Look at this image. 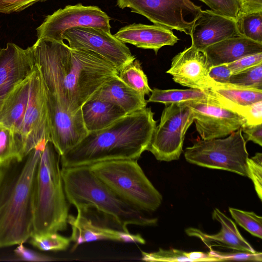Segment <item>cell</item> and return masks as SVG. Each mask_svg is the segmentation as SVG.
I'll return each mask as SVG.
<instances>
[{"mask_svg": "<svg viewBox=\"0 0 262 262\" xmlns=\"http://www.w3.org/2000/svg\"><path fill=\"white\" fill-rule=\"evenodd\" d=\"M16 136L23 158L50 140L46 91L37 67L32 75L28 104L21 128Z\"/></svg>", "mask_w": 262, "mask_h": 262, "instance_id": "10", "label": "cell"}, {"mask_svg": "<svg viewBox=\"0 0 262 262\" xmlns=\"http://www.w3.org/2000/svg\"><path fill=\"white\" fill-rule=\"evenodd\" d=\"M118 76L128 86L144 95H148L151 92L141 63L136 58L124 66L118 71Z\"/></svg>", "mask_w": 262, "mask_h": 262, "instance_id": "27", "label": "cell"}, {"mask_svg": "<svg viewBox=\"0 0 262 262\" xmlns=\"http://www.w3.org/2000/svg\"><path fill=\"white\" fill-rule=\"evenodd\" d=\"M80 108L88 133L103 129L127 114L113 103L91 98Z\"/></svg>", "mask_w": 262, "mask_h": 262, "instance_id": "25", "label": "cell"}, {"mask_svg": "<svg viewBox=\"0 0 262 262\" xmlns=\"http://www.w3.org/2000/svg\"><path fill=\"white\" fill-rule=\"evenodd\" d=\"M249 178L254 186L255 189L259 199H262V154L256 152L247 160Z\"/></svg>", "mask_w": 262, "mask_h": 262, "instance_id": "35", "label": "cell"}, {"mask_svg": "<svg viewBox=\"0 0 262 262\" xmlns=\"http://www.w3.org/2000/svg\"><path fill=\"white\" fill-rule=\"evenodd\" d=\"M229 211L236 222L252 235L262 238V217L254 212L229 207Z\"/></svg>", "mask_w": 262, "mask_h": 262, "instance_id": "31", "label": "cell"}, {"mask_svg": "<svg viewBox=\"0 0 262 262\" xmlns=\"http://www.w3.org/2000/svg\"><path fill=\"white\" fill-rule=\"evenodd\" d=\"M210 68L204 52L191 46L173 57L166 73L181 85L206 91Z\"/></svg>", "mask_w": 262, "mask_h": 262, "instance_id": "16", "label": "cell"}, {"mask_svg": "<svg viewBox=\"0 0 262 262\" xmlns=\"http://www.w3.org/2000/svg\"><path fill=\"white\" fill-rule=\"evenodd\" d=\"M186 103L192 112L196 130L204 140L227 137L247 122L243 116L221 105L209 94Z\"/></svg>", "mask_w": 262, "mask_h": 262, "instance_id": "13", "label": "cell"}, {"mask_svg": "<svg viewBox=\"0 0 262 262\" xmlns=\"http://www.w3.org/2000/svg\"><path fill=\"white\" fill-rule=\"evenodd\" d=\"M68 224L72 229L70 237L74 243L73 249L85 243L102 240H112L123 243H145L139 234H132L121 230H116L100 225L88 217L85 213L77 211L76 216L69 214Z\"/></svg>", "mask_w": 262, "mask_h": 262, "instance_id": "18", "label": "cell"}, {"mask_svg": "<svg viewBox=\"0 0 262 262\" xmlns=\"http://www.w3.org/2000/svg\"><path fill=\"white\" fill-rule=\"evenodd\" d=\"M184 157L191 164L249 178L248 153L241 128L224 138L196 140L186 148Z\"/></svg>", "mask_w": 262, "mask_h": 262, "instance_id": "7", "label": "cell"}, {"mask_svg": "<svg viewBox=\"0 0 262 262\" xmlns=\"http://www.w3.org/2000/svg\"><path fill=\"white\" fill-rule=\"evenodd\" d=\"M21 149L16 133L0 123V165L12 160H21Z\"/></svg>", "mask_w": 262, "mask_h": 262, "instance_id": "28", "label": "cell"}, {"mask_svg": "<svg viewBox=\"0 0 262 262\" xmlns=\"http://www.w3.org/2000/svg\"><path fill=\"white\" fill-rule=\"evenodd\" d=\"M187 256L191 261H219V259L209 252L194 251L187 252Z\"/></svg>", "mask_w": 262, "mask_h": 262, "instance_id": "43", "label": "cell"}, {"mask_svg": "<svg viewBox=\"0 0 262 262\" xmlns=\"http://www.w3.org/2000/svg\"><path fill=\"white\" fill-rule=\"evenodd\" d=\"M29 243L44 251L66 250L71 242L70 237L63 236L58 232L33 233L29 239Z\"/></svg>", "mask_w": 262, "mask_h": 262, "instance_id": "30", "label": "cell"}, {"mask_svg": "<svg viewBox=\"0 0 262 262\" xmlns=\"http://www.w3.org/2000/svg\"><path fill=\"white\" fill-rule=\"evenodd\" d=\"M114 35L125 43L152 50L156 54L162 47L173 46L179 40L171 30L155 24H130L121 28Z\"/></svg>", "mask_w": 262, "mask_h": 262, "instance_id": "19", "label": "cell"}, {"mask_svg": "<svg viewBox=\"0 0 262 262\" xmlns=\"http://www.w3.org/2000/svg\"><path fill=\"white\" fill-rule=\"evenodd\" d=\"M32 47L8 42L0 48V108L16 86L35 70Z\"/></svg>", "mask_w": 262, "mask_h": 262, "instance_id": "15", "label": "cell"}, {"mask_svg": "<svg viewBox=\"0 0 262 262\" xmlns=\"http://www.w3.org/2000/svg\"><path fill=\"white\" fill-rule=\"evenodd\" d=\"M229 83L262 90V63L232 75Z\"/></svg>", "mask_w": 262, "mask_h": 262, "instance_id": "32", "label": "cell"}, {"mask_svg": "<svg viewBox=\"0 0 262 262\" xmlns=\"http://www.w3.org/2000/svg\"><path fill=\"white\" fill-rule=\"evenodd\" d=\"M46 91L50 138L61 156L78 144L88 132L81 108L73 113L69 112L53 94Z\"/></svg>", "mask_w": 262, "mask_h": 262, "instance_id": "14", "label": "cell"}, {"mask_svg": "<svg viewBox=\"0 0 262 262\" xmlns=\"http://www.w3.org/2000/svg\"><path fill=\"white\" fill-rule=\"evenodd\" d=\"M47 0H0V13L20 12L37 2Z\"/></svg>", "mask_w": 262, "mask_h": 262, "instance_id": "38", "label": "cell"}, {"mask_svg": "<svg viewBox=\"0 0 262 262\" xmlns=\"http://www.w3.org/2000/svg\"><path fill=\"white\" fill-rule=\"evenodd\" d=\"M15 254L21 260L31 261H46L52 260L51 257L30 250L23 244L18 245L14 249Z\"/></svg>", "mask_w": 262, "mask_h": 262, "instance_id": "39", "label": "cell"}, {"mask_svg": "<svg viewBox=\"0 0 262 262\" xmlns=\"http://www.w3.org/2000/svg\"><path fill=\"white\" fill-rule=\"evenodd\" d=\"M117 6L146 17L155 25L189 35L201 7L190 0H117Z\"/></svg>", "mask_w": 262, "mask_h": 262, "instance_id": "9", "label": "cell"}, {"mask_svg": "<svg viewBox=\"0 0 262 262\" xmlns=\"http://www.w3.org/2000/svg\"><path fill=\"white\" fill-rule=\"evenodd\" d=\"M210 67L227 64L262 52V44L238 35L213 44L203 51Z\"/></svg>", "mask_w": 262, "mask_h": 262, "instance_id": "21", "label": "cell"}, {"mask_svg": "<svg viewBox=\"0 0 262 262\" xmlns=\"http://www.w3.org/2000/svg\"><path fill=\"white\" fill-rule=\"evenodd\" d=\"M46 90L73 113L106 81L118 74L112 63L90 51L71 48L63 41L37 39L32 46Z\"/></svg>", "mask_w": 262, "mask_h": 262, "instance_id": "1", "label": "cell"}, {"mask_svg": "<svg viewBox=\"0 0 262 262\" xmlns=\"http://www.w3.org/2000/svg\"><path fill=\"white\" fill-rule=\"evenodd\" d=\"M142 260L146 261H191L187 256V252L182 250L170 249H159L158 251L145 252L141 251Z\"/></svg>", "mask_w": 262, "mask_h": 262, "instance_id": "33", "label": "cell"}, {"mask_svg": "<svg viewBox=\"0 0 262 262\" xmlns=\"http://www.w3.org/2000/svg\"><path fill=\"white\" fill-rule=\"evenodd\" d=\"M238 35L236 19L211 10L201 11L194 20L189 34L191 46L200 51Z\"/></svg>", "mask_w": 262, "mask_h": 262, "instance_id": "17", "label": "cell"}, {"mask_svg": "<svg viewBox=\"0 0 262 262\" xmlns=\"http://www.w3.org/2000/svg\"><path fill=\"white\" fill-rule=\"evenodd\" d=\"M46 143L0 165V249L24 244L34 232L36 173Z\"/></svg>", "mask_w": 262, "mask_h": 262, "instance_id": "3", "label": "cell"}, {"mask_svg": "<svg viewBox=\"0 0 262 262\" xmlns=\"http://www.w3.org/2000/svg\"><path fill=\"white\" fill-rule=\"evenodd\" d=\"M239 2L240 5L239 15L262 12V0H239Z\"/></svg>", "mask_w": 262, "mask_h": 262, "instance_id": "42", "label": "cell"}, {"mask_svg": "<svg viewBox=\"0 0 262 262\" xmlns=\"http://www.w3.org/2000/svg\"><path fill=\"white\" fill-rule=\"evenodd\" d=\"M100 180L121 199L147 211L157 210L162 196L147 178L136 160L102 161L89 166Z\"/></svg>", "mask_w": 262, "mask_h": 262, "instance_id": "6", "label": "cell"}, {"mask_svg": "<svg viewBox=\"0 0 262 262\" xmlns=\"http://www.w3.org/2000/svg\"><path fill=\"white\" fill-rule=\"evenodd\" d=\"M113 103L129 114L146 107L145 95L133 90L118 75L103 83L90 97Z\"/></svg>", "mask_w": 262, "mask_h": 262, "instance_id": "22", "label": "cell"}, {"mask_svg": "<svg viewBox=\"0 0 262 262\" xmlns=\"http://www.w3.org/2000/svg\"><path fill=\"white\" fill-rule=\"evenodd\" d=\"M209 96L207 91L189 88L188 89L151 90L147 102H159L165 105L171 103H188L203 99Z\"/></svg>", "mask_w": 262, "mask_h": 262, "instance_id": "26", "label": "cell"}, {"mask_svg": "<svg viewBox=\"0 0 262 262\" xmlns=\"http://www.w3.org/2000/svg\"><path fill=\"white\" fill-rule=\"evenodd\" d=\"M111 19L98 7L85 6L80 3L68 5L47 16L36 29L37 39L45 38L62 42L66 30L80 27L100 28L110 32Z\"/></svg>", "mask_w": 262, "mask_h": 262, "instance_id": "11", "label": "cell"}, {"mask_svg": "<svg viewBox=\"0 0 262 262\" xmlns=\"http://www.w3.org/2000/svg\"><path fill=\"white\" fill-rule=\"evenodd\" d=\"M211 10L236 19L240 12L239 0H201Z\"/></svg>", "mask_w": 262, "mask_h": 262, "instance_id": "34", "label": "cell"}, {"mask_svg": "<svg viewBox=\"0 0 262 262\" xmlns=\"http://www.w3.org/2000/svg\"><path fill=\"white\" fill-rule=\"evenodd\" d=\"M32 75L16 86L0 108V123L11 128L16 135L21 128L28 104Z\"/></svg>", "mask_w": 262, "mask_h": 262, "instance_id": "24", "label": "cell"}, {"mask_svg": "<svg viewBox=\"0 0 262 262\" xmlns=\"http://www.w3.org/2000/svg\"><path fill=\"white\" fill-rule=\"evenodd\" d=\"M165 106L147 150L157 160L169 162L180 158L185 134L193 122V117L186 103Z\"/></svg>", "mask_w": 262, "mask_h": 262, "instance_id": "8", "label": "cell"}, {"mask_svg": "<svg viewBox=\"0 0 262 262\" xmlns=\"http://www.w3.org/2000/svg\"><path fill=\"white\" fill-rule=\"evenodd\" d=\"M209 94L221 105L236 112L238 107L262 101V90L231 83H220L210 77Z\"/></svg>", "mask_w": 262, "mask_h": 262, "instance_id": "23", "label": "cell"}, {"mask_svg": "<svg viewBox=\"0 0 262 262\" xmlns=\"http://www.w3.org/2000/svg\"><path fill=\"white\" fill-rule=\"evenodd\" d=\"M209 253L216 257L219 261L238 260L261 261L262 253L260 252H250L233 250L231 252H221L210 249Z\"/></svg>", "mask_w": 262, "mask_h": 262, "instance_id": "36", "label": "cell"}, {"mask_svg": "<svg viewBox=\"0 0 262 262\" xmlns=\"http://www.w3.org/2000/svg\"><path fill=\"white\" fill-rule=\"evenodd\" d=\"M62 37L71 48L93 52L114 64L118 71L136 59L125 43L102 29L73 28L66 30Z\"/></svg>", "mask_w": 262, "mask_h": 262, "instance_id": "12", "label": "cell"}, {"mask_svg": "<svg viewBox=\"0 0 262 262\" xmlns=\"http://www.w3.org/2000/svg\"><path fill=\"white\" fill-rule=\"evenodd\" d=\"M60 156L51 140L42 149L35 190L34 232H58L68 226L69 203L61 175Z\"/></svg>", "mask_w": 262, "mask_h": 262, "instance_id": "5", "label": "cell"}, {"mask_svg": "<svg viewBox=\"0 0 262 262\" xmlns=\"http://www.w3.org/2000/svg\"><path fill=\"white\" fill-rule=\"evenodd\" d=\"M261 63L262 52H260L244 56L226 65L233 75Z\"/></svg>", "mask_w": 262, "mask_h": 262, "instance_id": "37", "label": "cell"}, {"mask_svg": "<svg viewBox=\"0 0 262 262\" xmlns=\"http://www.w3.org/2000/svg\"><path fill=\"white\" fill-rule=\"evenodd\" d=\"M66 198L77 211L87 213L91 208L112 220L120 230L129 232L127 226L155 225L157 218L127 203L100 180L89 166L61 168Z\"/></svg>", "mask_w": 262, "mask_h": 262, "instance_id": "4", "label": "cell"}, {"mask_svg": "<svg viewBox=\"0 0 262 262\" xmlns=\"http://www.w3.org/2000/svg\"><path fill=\"white\" fill-rule=\"evenodd\" d=\"M236 23L239 35L262 44V12L240 14Z\"/></svg>", "mask_w": 262, "mask_h": 262, "instance_id": "29", "label": "cell"}, {"mask_svg": "<svg viewBox=\"0 0 262 262\" xmlns=\"http://www.w3.org/2000/svg\"><path fill=\"white\" fill-rule=\"evenodd\" d=\"M241 129L246 141H251L262 146V123L250 124L246 123Z\"/></svg>", "mask_w": 262, "mask_h": 262, "instance_id": "40", "label": "cell"}, {"mask_svg": "<svg viewBox=\"0 0 262 262\" xmlns=\"http://www.w3.org/2000/svg\"><path fill=\"white\" fill-rule=\"evenodd\" d=\"M231 72L226 64L210 67L209 77L214 81L220 83H229Z\"/></svg>", "mask_w": 262, "mask_h": 262, "instance_id": "41", "label": "cell"}, {"mask_svg": "<svg viewBox=\"0 0 262 262\" xmlns=\"http://www.w3.org/2000/svg\"><path fill=\"white\" fill-rule=\"evenodd\" d=\"M150 107L127 114L108 126L89 132L60 156L61 168L121 159L138 160L147 150L157 126Z\"/></svg>", "mask_w": 262, "mask_h": 262, "instance_id": "2", "label": "cell"}, {"mask_svg": "<svg viewBox=\"0 0 262 262\" xmlns=\"http://www.w3.org/2000/svg\"><path fill=\"white\" fill-rule=\"evenodd\" d=\"M212 218L221 225V229L218 233L209 235L192 227L186 229V233L189 236L200 238L209 249L213 247H221L233 250L256 251L241 235L233 221L219 209H214Z\"/></svg>", "mask_w": 262, "mask_h": 262, "instance_id": "20", "label": "cell"}]
</instances>
